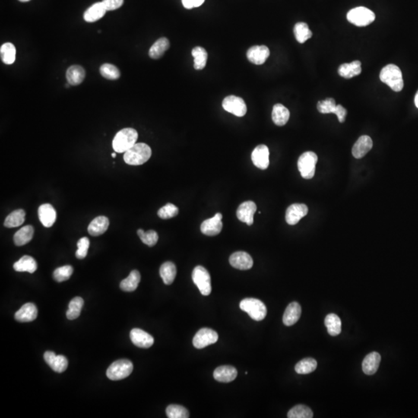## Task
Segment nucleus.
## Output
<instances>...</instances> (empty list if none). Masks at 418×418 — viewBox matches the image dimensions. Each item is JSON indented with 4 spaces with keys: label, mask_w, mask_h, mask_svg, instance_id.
<instances>
[{
    "label": "nucleus",
    "mask_w": 418,
    "mask_h": 418,
    "mask_svg": "<svg viewBox=\"0 0 418 418\" xmlns=\"http://www.w3.org/2000/svg\"><path fill=\"white\" fill-rule=\"evenodd\" d=\"M334 114L337 115L338 119H339V122H344L346 121V115H347V110L343 107L342 105H337L336 106V110H335Z\"/></svg>",
    "instance_id": "51"
},
{
    "label": "nucleus",
    "mask_w": 418,
    "mask_h": 418,
    "mask_svg": "<svg viewBox=\"0 0 418 418\" xmlns=\"http://www.w3.org/2000/svg\"><path fill=\"white\" fill-rule=\"evenodd\" d=\"M160 275L165 284H172L177 275L176 266L172 262L164 263L160 267Z\"/></svg>",
    "instance_id": "34"
},
{
    "label": "nucleus",
    "mask_w": 418,
    "mask_h": 418,
    "mask_svg": "<svg viewBox=\"0 0 418 418\" xmlns=\"http://www.w3.org/2000/svg\"><path fill=\"white\" fill-rule=\"evenodd\" d=\"M37 308L33 303L25 304L15 314V319L20 322H30L37 317Z\"/></svg>",
    "instance_id": "22"
},
{
    "label": "nucleus",
    "mask_w": 418,
    "mask_h": 418,
    "mask_svg": "<svg viewBox=\"0 0 418 418\" xmlns=\"http://www.w3.org/2000/svg\"><path fill=\"white\" fill-rule=\"evenodd\" d=\"M219 339V335L211 328H204L196 333L193 339V345L196 349H204L214 344Z\"/></svg>",
    "instance_id": "9"
},
{
    "label": "nucleus",
    "mask_w": 418,
    "mask_h": 418,
    "mask_svg": "<svg viewBox=\"0 0 418 418\" xmlns=\"http://www.w3.org/2000/svg\"><path fill=\"white\" fill-rule=\"evenodd\" d=\"M112 156L114 158V157H115V156H116V153H112Z\"/></svg>",
    "instance_id": "55"
},
{
    "label": "nucleus",
    "mask_w": 418,
    "mask_h": 418,
    "mask_svg": "<svg viewBox=\"0 0 418 418\" xmlns=\"http://www.w3.org/2000/svg\"><path fill=\"white\" fill-rule=\"evenodd\" d=\"M16 52L17 50L13 44L5 43L0 48V55L3 62L8 65L14 64L16 60Z\"/></svg>",
    "instance_id": "40"
},
{
    "label": "nucleus",
    "mask_w": 418,
    "mask_h": 418,
    "mask_svg": "<svg viewBox=\"0 0 418 418\" xmlns=\"http://www.w3.org/2000/svg\"><path fill=\"white\" fill-rule=\"evenodd\" d=\"M25 216L26 213L23 209H17L7 216L4 222V226L7 228H15L22 226L24 223Z\"/></svg>",
    "instance_id": "37"
},
{
    "label": "nucleus",
    "mask_w": 418,
    "mask_h": 418,
    "mask_svg": "<svg viewBox=\"0 0 418 418\" xmlns=\"http://www.w3.org/2000/svg\"><path fill=\"white\" fill-rule=\"evenodd\" d=\"M14 269L17 272H28L33 273L37 269V264L33 257L24 256L14 264Z\"/></svg>",
    "instance_id": "32"
},
{
    "label": "nucleus",
    "mask_w": 418,
    "mask_h": 418,
    "mask_svg": "<svg viewBox=\"0 0 418 418\" xmlns=\"http://www.w3.org/2000/svg\"><path fill=\"white\" fill-rule=\"evenodd\" d=\"M106 11L102 2L96 3L89 7L84 14V20L87 23H94L102 19L106 14Z\"/></svg>",
    "instance_id": "26"
},
{
    "label": "nucleus",
    "mask_w": 418,
    "mask_h": 418,
    "mask_svg": "<svg viewBox=\"0 0 418 418\" xmlns=\"http://www.w3.org/2000/svg\"><path fill=\"white\" fill-rule=\"evenodd\" d=\"M109 226V219L106 216H101L92 221L88 228V231L91 236H99L107 231Z\"/></svg>",
    "instance_id": "25"
},
{
    "label": "nucleus",
    "mask_w": 418,
    "mask_h": 418,
    "mask_svg": "<svg viewBox=\"0 0 418 418\" xmlns=\"http://www.w3.org/2000/svg\"><path fill=\"white\" fill-rule=\"evenodd\" d=\"M102 3L107 11H112L120 8L123 5L124 0H102Z\"/></svg>",
    "instance_id": "50"
},
{
    "label": "nucleus",
    "mask_w": 418,
    "mask_h": 418,
    "mask_svg": "<svg viewBox=\"0 0 418 418\" xmlns=\"http://www.w3.org/2000/svg\"><path fill=\"white\" fill-rule=\"evenodd\" d=\"M289 418H311L313 417V412L309 407L305 405H297L293 408L289 410L287 413Z\"/></svg>",
    "instance_id": "42"
},
{
    "label": "nucleus",
    "mask_w": 418,
    "mask_h": 418,
    "mask_svg": "<svg viewBox=\"0 0 418 418\" xmlns=\"http://www.w3.org/2000/svg\"><path fill=\"white\" fill-rule=\"evenodd\" d=\"M414 102L415 105H416V108H417L418 109V91L417 93H416V96H415Z\"/></svg>",
    "instance_id": "53"
},
{
    "label": "nucleus",
    "mask_w": 418,
    "mask_h": 418,
    "mask_svg": "<svg viewBox=\"0 0 418 418\" xmlns=\"http://www.w3.org/2000/svg\"><path fill=\"white\" fill-rule=\"evenodd\" d=\"M151 155V149L147 144L139 143L124 153L123 158L127 164L137 166L148 161Z\"/></svg>",
    "instance_id": "1"
},
{
    "label": "nucleus",
    "mask_w": 418,
    "mask_h": 418,
    "mask_svg": "<svg viewBox=\"0 0 418 418\" xmlns=\"http://www.w3.org/2000/svg\"><path fill=\"white\" fill-rule=\"evenodd\" d=\"M295 38L300 44H304L312 36V32L307 23L304 22H299L296 23L294 28Z\"/></svg>",
    "instance_id": "36"
},
{
    "label": "nucleus",
    "mask_w": 418,
    "mask_h": 418,
    "mask_svg": "<svg viewBox=\"0 0 418 418\" xmlns=\"http://www.w3.org/2000/svg\"><path fill=\"white\" fill-rule=\"evenodd\" d=\"M166 416L169 418H188L189 412L181 405L172 404L166 409Z\"/></svg>",
    "instance_id": "44"
},
{
    "label": "nucleus",
    "mask_w": 418,
    "mask_h": 418,
    "mask_svg": "<svg viewBox=\"0 0 418 418\" xmlns=\"http://www.w3.org/2000/svg\"><path fill=\"white\" fill-rule=\"evenodd\" d=\"M229 263L232 267L240 270H249L254 265V260L251 256L242 251L232 254L229 257Z\"/></svg>",
    "instance_id": "14"
},
{
    "label": "nucleus",
    "mask_w": 418,
    "mask_h": 418,
    "mask_svg": "<svg viewBox=\"0 0 418 418\" xmlns=\"http://www.w3.org/2000/svg\"><path fill=\"white\" fill-rule=\"evenodd\" d=\"M45 362L56 372H63L68 368V361L64 356H57L55 352L48 351L44 355Z\"/></svg>",
    "instance_id": "15"
},
{
    "label": "nucleus",
    "mask_w": 418,
    "mask_h": 418,
    "mask_svg": "<svg viewBox=\"0 0 418 418\" xmlns=\"http://www.w3.org/2000/svg\"><path fill=\"white\" fill-rule=\"evenodd\" d=\"M130 339L137 347L148 349L154 343L153 336L140 328H134L130 331Z\"/></svg>",
    "instance_id": "18"
},
{
    "label": "nucleus",
    "mask_w": 418,
    "mask_h": 418,
    "mask_svg": "<svg viewBox=\"0 0 418 418\" xmlns=\"http://www.w3.org/2000/svg\"><path fill=\"white\" fill-rule=\"evenodd\" d=\"M192 280L201 295L208 296L212 292L211 277L204 267L198 266L192 272Z\"/></svg>",
    "instance_id": "8"
},
{
    "label": "nucleus",
    "mask_w": 418,
    "mask_h": 418,
    "mask_svg": "<svg viewBox=\"0 0 418 418\" xmlns=\"http://www.w3.org/2000/svg\"><path fill=\"white\" fill-rule=\"evenodd\" d=\"M34 229L32 226H26L19 229L14 235V243L17 246H22L28 243L33 239Z\"/></svg>",
    "instance_id": "31"
},
{
    "label": "nucleus",
    "mask_w": 418,
    "mask_h": 418,
    "mask_svg": "<svg viewBox=\"0 0 418 418\" xmlns=\"http://www.w3.org/2000/svg\"><path fill=\"white\" fill-rule=\"evenodd\" d=\"M290 119V112L282 104H276L272 111V119L279 127H283Z\"/></svg>",
    "instance_id": "28"
},
{
    "label": "nucleus",
    "mask_w": 418,
    "mask_h": 418,
    "mask_svg": "<svg viewBox=\"0 0 418 418\" xmlns=\"http://www.w3.org/2000/svg\"><path fill=\"white\" fill-rule=\"evenodd\" d=\"M178 213H179V210L177 206L172 203H168L159 210L157 214L160 219H168L178 216Z\"/></svg>",
    "instance_id": "48"
},
{
    "label": "nucleus",
    "mask_w": 418,
    "mask_h": 418,
    "mask_svg": "<svg viewBox=\"0 0 418 418\" xmlns=\"http://www.w3.org/2000/svg\"><path fill=\"white\" fill-rule=\"evenodd\" d=\"M134 370V365L128 359L115 361L108 368L106 375L111 381H121L128 377Z\"/></svg>",
    "instance_id": "5"
},
{
    "label": "nucleus",
    "mask_w": 418,
    "mask_h": 418,
    "mask_svg": "<svg viewBox=\"0 0 418 418\" xmlns=\"http://www.w3.org/2000/svg\"><path fill=\"white\" fill-rule=\"evenodd\" d=\"M308 207L305 204H293L286 209V222L290 226H295L299 221L308 215Z\"/></svg>",
    "instance_id": "12"
},
{
    "label": "nucleus",
    "mask_w": 418,
    "mask_h": 418,
    "mask_svg": "<svg viewBox=\"0 0 418 418\" xmlns=\"http://www.w3.org/2000/svg\"><path fill=\"white\" fill-rule=\"evenodd\" d=\"M90 241L87 237H83L77 242V250L76 252V257L79 260L86 258L89 250Z\"/></svg>",
    "instance_id": "49"
},
{
    "label": "nucleus",
    "mask_w": 418,
    "mask_h": 418,
    "mask_svg": "<svg viewBox=\"0 0 418 418\" xmlns=\"http://www.w3.org/2000/svg\"><path fill=\"white\" fill-rule=\"evenodd\" d=\"M236 368L231 365H222L214 371V378L221 383H230L237 377Z\"/></svg>",
    "instance_id": "23"
},
{
    "label": "nucleus",
    "mask_w": 418,
    "mask_h": 418,
    "mask_svg": "<svg viewBox=\"0 0 418 418\" xmlns=\"http://www.w3.org/2000/svg\"><path fill=\"white\" fill-rule=\"evenodd\" d=\"M318 362L312 358H307L298 362L295 365V371L298 374H308L316 369Z\"/></svg>",
    "instance_id": "41"
},
{
    "label": "nucleus",
    "mask_w": 418,
    "mask_h": 418,
    "mask_svg": "<svg viewBox=\"0 0 418 418\" xmlns=\"http://www.w3.org/2000/svg\"><path fill=\"white\" fill-rule=\"evenodd\" d=\"M372 148V140L369 136H362L352 147V153L355 158H362Z\"/></svg>",
    "instance_id": "20"
},
{
    "label": "nucleus",
    "mask_w": 418,
    "mask_h": 418,
    "mask_svg": "<svg viewBox=\"0 0 418 418\" xmlns=\"http://www.w3.org/2000/svg\"><path fill=\"white\" fill-rule=\"evenodd\" d=\"M381 356L378 352H372L365 356L362 362V370L366 375H373L378 370L381 364Z\"/></svg>",
    "instance_id": "24"
},
{
    "label": "nucleus",
    "mask_w": 418,
    "mask_h": 418,
    "mask_svg": "<svg viewBox=\"0 0 418 418\" xmlns=\"http://www.w3.org/2000/svg\"><path fill=\"white\" fill-rule=\"evenodd\" d=\"M73 273V268L71 266L67 265L57 268L54 272L53 277L56 281L64 282L68 280Z\"/></svg>",
    "instance_id": "46"
},
{
    "label": "nucleus",
    "mask_w": 418,
    "mask_h": 418,
    "mask_svg": "<svg viewBox=\"0 0 418 418\" xmlns=\"http://www.w3.org/2000/svg\"><path fill=\"white\" fill-rule=\"evenodd\" d=\"M38 216L40 223L46 228L51 227L56 221V211L53 206L50 204L40 205L38 209Z\"/></svg>",
    "instance_id": "19"
},
{
    "label": "nucleus",
    "mask_w": 418,
    "mask_h": 418,
    "mask_svg": "<svg viewBox=\"0 0 418 418\" xmlns=\"http://www.w3.org/2000/svg\"><path fill=\"white\" fill-rule=\"evenodd\" d=\"M270 55L269 48L267 46L262 45V46L251 47L247 51L246 57L253 64L261 65L266 62Z\"/></svg>",
    "instance_id": "16"
},
{
    "label": "nucleus",
    "mask_w": 418,
    "mask_h": 418,
    "mask_svg": "<svg viewBox=\"0 0 418 418\" xmlns=\"http://www.w3.org/2000/svg\"><path fill=\"white\" fill-rule=\"evenodd\" d=\"M100 74L106 79H119L121 74L119 68L111 64H104L100 67Z\"/></svg>",
    "instance_id": "43"
},
{
    "label": "nucleus",
    "mask_w": 418,
    "mask_h": 418,
    "mask_svg": "<svg viewBox=\"0 0 418 418\" xmlns=\"http://www.w3.org/2000/svg\"><path fill=\"white\" fill-rule=\"evenodd\" d=\"M139 237L141 239L142 242L148 246L152 247L156 245V242L158 241L159 236L158 234L156 233L154 230H149L147 232H144L143 229H138L137 231Z\"/></svg>",
    "instance_id": "45"
},
{
    "label": "nucleus",
    "mask_w": 418,
    "mask_h": 418,
    "mask_svg": "<svg viewBox=\"0 0 418 418\" xmlns=\"http://www.w3.org/2000/svg\"><path fill=\"white\" fill-rule=\"evenodd\" d=\"M170 42L168 38L161 37L156 40L149 51V56L152 59H160L165 52L169 49Z\"/></svg>",
    "instance_id": "30"
},
{
    "label": "nucleus",
    "mask_w": 418,
    "mask_h": 418,
    "mask_svg": "<svg viewBox=\"0 0 418 418\" xmlns=\"http://www.w3.org/2000/svg\"><path fill=\"white\" fill-rule=\"evenodd\" d=\"M336 101L332 98H328L323 101L318 102V112L322 114L334 113L336 108Z\"/></svg>",
    "instance_id": "47"
},
{
    "label": "nucleus",
    "mask_w": 418,
    "mask_h": 418,
    "mask_svg": "<svg viewBox=\"0 0 418 418\" xmlns=\"http://www.w3.org/2000/svg\"><path fill=\"white\" fill-rule=\"evenodd\" d=\"M84 305V300L81 297H75L70 302L66 315L68 319L74 320L78 318Z\"/></svg>",
    "instance_id": "39"
},
{
    "label": "nucleus",
    "mask_w": 418,
    "mask_h": 418,
    "mask_svg": "<svg viewBox=\"0 0 418 418\" xmlns=\"http://www.w3.org/2000/svg\"><path fill=\"white\" fill-rule=\"evenodd\" d=\"M191 55L194 57V68L196 70L204 69L207 60V53L205 49L201 47H195L191 51Z\"/></svg>",
    "instance_id": "38"
},
{
    "label": "nucleus",
    "mask_w": 418,
    "mask_h": 418,
    "mask_svg": "<svg viewBox=\"0 0 418 418\" xmlns=\"http://www.w3.org/2000/svg\"><path fill=\"white\" fill-rule=\"evenodd\" d=\"M270 152L266 145H259L254 149L251 155L253 163L257 168L261 170L267 169L270 163Z\"/></svg>",
    "instance_id": "17"
},
{
    "label": "nucleus",
    "mask_w": 418,
    "mask_h": 418,
    "mask_svg": "<svg viewBox=\"0 0 418 418\" xmlns=\"http://www.w3.org/2000/svg\"><path fill=\"white\" fill-rule=\"evenodd\" d=\"M380 78L394 92H400L403 88L401 70L395 64H387L381 70Z\"/></svg>",
    "instance_id": "3"
},
{
    "label": "nucleus",
    "mask_w": 418,
    "mask_h": 418,
    "mask_svg": "<svg viewBox=\"0 0 418 418\" xmlns=\"http://www.w3.org/2000/svg\"><path fill=\"white\" fill-rule=\"evenodd\" d=\"M318 156L314 152H305L300 156L298 161V168L302 178L311 179L315 176Z\"/></svg>",
    "instance_id": "6"
},
{
    "label": "nucleus",
    "mask_w": 418,
    "mask_h": 418,
    "mask_svg": "<svg viewBox=\"0 0 418 418\" xmlns=\"http://www.w3.org/2000/svg\"><path fill=\"white\" fill-rule=\"evenodd\" d=\"M223 107L226 112H230L238 117H242L246 114L247 107L245 101L238 96H229L225 98Z\"/></svg>",
    "instance_id": "10"
},
{
    "label": "nucleus",
    "mask_w": 418,
    "mask_h": 418,
    "mask_svg": "<svg viewBox=\"0 0 418 418\" xmlns=\"http://www.w3.org/2000/svg\"><path fill=\"white\" fill-rule=\"evenodd\" d=\"M241 310L248 313L252 319L257 321L264 320L267 316V307L264 302L256 298H245L239 304Z\"/></svg>",
    "instance_id": "4"
},
{
    "label": "nucleus",
    "mask_w": 418,
    "mask_h": 418,
    "mask_svg": "<svg viewBox=\"0 0 418 418\" xmlns=\"http://www.w3.org/2000/svg\"><path fill=\"white\" fill-rule=\"evenodd\" d=\"M302 315V307L298 302H292L286 307L283 316V322L286 326L296 324Z\"/></svg>",
    "instance_id": "21"
},
{
    "label": "nucleus",
    "mask_w": 418,
    "mask_h": 418,
    "mask_svg": "<svg viewBox=\"0 0 418 418\" xmlns=\"http://www.w3.org/2000/svg\"><path fill=\"white\" fill-rule=\"evenodd\" d=\"M66 77L71 86H78L85 80L86 71L80 65H72L67 70Z\"/></svg>",
    "instance_id": "29"
},
{
    "label": "nucleus",
    "mask_w": 418,
    "mask_h": 418,
    "mask_svg": "<svg viewBox=\"0 0 418 418\" xmlns=\"http://www.w3.org/2000/svg\"><path fill=\"white\" fill-rule=\"evenodd\" d=\"M324 324L330 336H339L342 331V321L336 314H329L324 319Z\"/></svg>",
    "instance_id": "35"
},
{
    "label": "nucleus",
    "mask_w": 418,
    "mask_h": 418,
    "mask_svg": "<svg viewBox=\"0 0 418 418\" xmlns=\"http://www.w3.org/2000/svg\"><path fill=\"white\" fill-rule=\"evenodd\" d=\"M138 139V133L133 128L122 129L117 133L112 141V147L116 153H126L135 145Z\"/></svg>",
    "instance_id": "2"
},
{
    "label": "nucleus",
    "mask_w": 418,
    "mask_h": 418,
    "mask_svg": "<svg viewBox=\"0 0 418 418\" xmlns=\"http://www.w3.org/2000/svg\"><path fill=\"white\" fill-rule=\"evenodd\" d=\"M222 219H223V215L221 213H217L215 215L214 217L204 220L201 225V232L205 236H208L219 235L223 229Z\"/></svg>",
    "instance_id": "11"
},
{
    "label": "nucleus",
    "mask_w": 418,
    "mask_h": 418,
    "mask_svg": "<svg viewBox=\"0 0 418 418\" xmlns=\"http://www.w3.org/2000/svg\"><path fill=\"white\" fill-rule=\"evenodd\" d=\"M140 273L138 270H133L128 277L124 279L120 283V288L123 291L132 292L137 290L140 282Z\"/></svg>",
    "instance_id": "33"
},
{
    "label": "nucleus",
    "mask_w": 418,
    "mask_h": 418,
    "mask_svg": "<svg viewBox=\"0 0 418 418\" xmlns=\"http://www.w3.org/2000/svg\"><path fill=\"white\" fill-rule=\"evenodd\" d=\"M19 1H20V2H22V3H26V2H29V1H30V0H19Z\"/></svg>",
    "instance_id": "54"
},
{
    "label": "nucleus",
    "mask_w": 418,
    "mask_h": 418,
    "mask_svg": "<svg viewBox=\"0 0 418 418\" xmlns=\"http://www.w3.org/2000/svg\"><path fill=\"white\" fill-rule=\"evenodd\" d=\"M375 15L372 10L363 7L352 9L347 14L349 23L357 27H365L375 20Z\"/></svg>",
    "instance_id": "7"
},
{
    "label": "nucleus",
    "mask_w": 418,
    "mask_h": 418,
    "mask_svg": "<svg viewBox=\"0 0 418 418\" xmlns=\"http://www.w3.org/2000/svg\"><path fill=\"white\" fill-rule=\"evenodd\" d=\"M204 0H182V4L188 10L199 7L204 4Z\"/></svg>",
    "instance_id": "52"
},
{
    "label": "nucleus",
    "mask_w": 418,
    "mask_h": 418,
    "mask_svg": "<svg viewBox=\"0 0 418 418\" xmlns=\"http://www.w3.org/2000/svg\"><path fill=\"white\" fill-rule=\"evenodd\" d=\"M339 74L345 78H352L359 75L362 72V67L359 61H354L351 63L342 64L339 68Z\"/></svg>",
    "instance_id": "27"
},
{
    "label": "nucleus",
    "mask_w": 418,
    "mask_h": 418,
    "mask_svg": "<svg viewBox=\"0 0 418 418\" xmlns=\"http://www.w3.org/2000/svg\"><path fill=\"white\" fill-rule=\"evenodd\" d=\"M257 204L254 201H245L238 207L236 216L242 223H246L248 226H252L254 224V214L257 212Z\"/></svg>",
    "instance_id": "13"
}]
</instances>
